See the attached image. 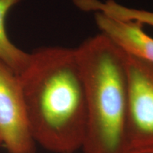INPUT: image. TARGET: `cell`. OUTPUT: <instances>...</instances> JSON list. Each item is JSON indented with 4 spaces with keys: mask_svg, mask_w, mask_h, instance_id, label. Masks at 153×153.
Returning <instances> with one entry per match:
<instances>
[{
    "mask_svg": "<svg viewBox=\"0 0 153 153\" xmlns=\"http://www.w3.org/2000/svg\"><path fill=\"white\" fill-rule=\"evenodd\" d=\"M19 77L35 142L54 153L82 149L87 131V95L76 48L35 50Z\"/></svg>",
    "mask_w": 153,
    "mask_h": 153,
    "instance_id": "1",
    "label": "cell"
},
{
    "mask_svg": "<svg viewBox=\"0 0 153 153\" xmlns=\"http://www.w3.org/2000/svg\"><path fill=\"white\" fill-rule=\"evenodd\" d=\"M85 81L87 131L85 153H124L128 87L126 55L100 33L76 48Z\"/></svg>",
    "mask_w": 153,
    "mask_h": 153,
    "instance_id": "2",
    "label": "cell"
},
{
    "mask_svg": "<svg viewBox=\"0 0 153 153\" xmlns=\"http://www.w3.org/2000/svg\"><path fill=\"white\" fill-rule=\"evenodd\" d=\"M126 55L128 87V150L152 146L153 64Z\"/></svg>",
    "mask_w": 153,
    "mask_h": 153,
    "instance_id": "3",
    "label": "cell"
},
{
    "mask_svg": "<svg viewBox=\"0 0 153 153\" xmlns=\"http://www.w3.org/2000/svg\"><path fill=\"white\" fill-rule=\"evenodd\" d=\"M19 76L0 60V145L8 153H36Z\"/></svg>",
    "mask_w": 153,
    "mask_h": 153,
    "instance_id": "4",
    "label": "cell"
},
{
    "mask_svg": "<svg viewBox=\"0 0 153 153\" xmlns=\"http://www.w3.org/2000/svg\"><path fill=\"white\" fill-rule=\"evenodd\" d=\"M94 15L101 33L127 54L153 64V38L145 31L142 24L113 18L102 13L97 12Z\"/></svg>",
    "mask_w": 153,
    "mask_h": 153,
    "instance_id": "5",
    "label": "cell"
},
{
    "mask_svg": "<svg viewBox=\"0 0 153 153\" xmlns=\"http://www.w3.org/2000/svg\"><path fill=\"white\" fill-rule=\"evenodd\" d=\"M73 2L82 11L102 13L113 18L134 21L153 27V11L126 7L115 0H73Z\"/></svg>",
    "mask_w": 153,
    "mask_h": 153,
    "instance_id": "6",
    "label": "cell"
},
{
    "mask_svg": "<svg viewBox=\"0 0 153 153\" xmlns=\"http://www.w3.org/2000/svg\"><path fill=\"white\" fill-rule=\"evenodd\" d=\"M22 0H0V60L19 75L27 66L30 53L16 47L7 36L6 18L9 11Z\"/></svg>",
    "mask_w": 153,
    "mask_h": 153,
    "instance_id": "7",
    "label": "cell"
},
{
    "mask_svg": "<svg viewBox=\"0 0 153 153\" xmlns=\"http://www.w3.org/2000/svg\"><path fill=\"white\" fill-rule=\"evenodd\" d=\"M124 153H153V145L152 146L129 149V150H126Z\"/></svg>",
    "mask_w": 153,
    "mask_h": 153,
    "instance_id": "8",
    "label": "cell"
}]
</instances>
